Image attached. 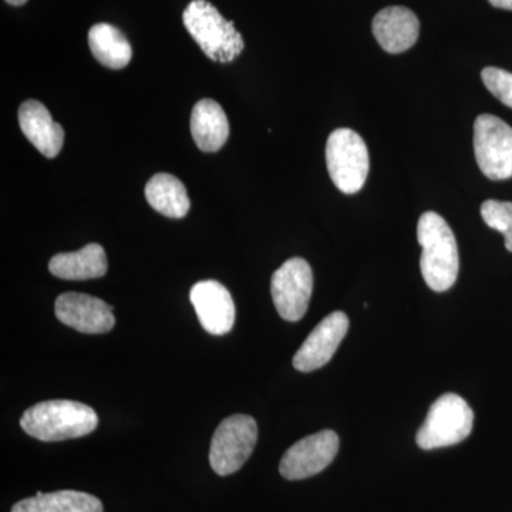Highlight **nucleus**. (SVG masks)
Returning <instances> with one entry per match:
<instances>
[{
    "label": "nucleus",
    "mask_w": 512,
    "mask_h": 512,
    "mask_svg": "<svg viewBox=\"0 0 512 512\" xmlns=\"http://www.w3.org/2000/svg\"><path fill=\"white\" fill-rule=\"evenodd\" d=\"M474 153L481 173L494 181L512 177V127L493 114L474 123Z\"/></svg>",
    "instance_id": "0eeeda50"
},
{
    "label": "nucleus",
    "mask_w": 512,
    "mask_h": 512,
    "mask_svg": "<svg viewBox=\"0 0 512 512\" xmlns=\"http://www.w3.org/2000/svg\"><path fill=\"white\" fill-rule=\"evenodd\" d=\"M481 79L493 96L512 109V73L498 67H485Z\"/></svg>",
    "instance_id": "412c9836"
},
{
    "label": "nucleus",
    "mask_w": 512,
    "mask_h": 512,
    "mask_svg": "<svg viewBox=\"0 0 512 512\" xmlns=\"http://www.w3.org/2000/svg\"><path fill=\"white\" fill-rule=\"evenodd\" d=\"M191 134L205 153H215L227 143L229 123L224 109L215 100L202 99L191 114Z\"/></svg>",
    "instance_id": "2eb2a0df"
},
{
    "label": "nucleus",
    "mask_w": 512,
    "mask_h": 512,
    "mask_svg": "<svg viewBox=\"0 0 512 512\" xmlns=\"http://www.w3.org/2000/svg\"><path fill=\"white\" fill-rule=\"evenodd\" d=\"M494 8L512 10V0H488Z\"/></svg>",
    "instance_id": "4be33fe9"
},
{
    "label": "nucleus",
    "mask_w": 512,
    "mask_h": 512,
    "mask_svg": "<svg viewBox=\"0 0 512 512\" xmlns=\"http://www.w3.org/2000/svg\"><path fill=\"white\" fill-rule=\"evenodd\" d=\"M185 29L212 62L231 63L245 49L235 25L207 0H192L184 10Z\"/></svg>",
    "instance_id": "7ed1b4c3"
},
{
    "label": "nucleus",
    "mask_w": 512,
    "mask_h": 512,
    "mask_svg": "<svg viewBox=\"0 0 512 512\" xmlns=\"http://www.w3.org/2000/svg\"><path fill=\"white\" fill-rule=\"evenodd\" d=\"M99 498L82 491L63 490L37 493L13 505L12 512H103Z\"/></svg>",
    "instance_id": "f3484780"
},
{
    "label": "nucleus",
    "mask_w": 512,
    "mask_h": 512,
    "mask_svg": "<svg viewBox=\"0 0 512 512\" xmlns=\"http://www.w3.org/2000/svg\"><path fill=\"white\" fill-rule=\"evenodd\" d=\"M19 124L25 137L43 156L55 158L62 151L63 127L52 119V114L40 101L28 100L20 106Z\"/></svg>",
    "instance_id": "4468645a"
},
{
    "label": "nucleus",
    "mask_w": 512,
    "mask_h": 512,
    "mask_svg": "<svg viewBox=\"0 0 512 512\" xmlns=\"http://www.w3.org/2000/svg\"><path fill=\"white\" fill-rule=\"evenodd\" d=\"M148 204L168 218H184L191 208L187 188L171 174L154 175L146 185Z\"/></svg>",
    "instance_id": "a211bd4d"
},
{
    "label": "nucleus",
    "mask_w": 512,
    "mask_h": 512,
    "mask_svg": "<svg viewBox=\"0 0 512 512\" xmlns=\"http://www.w3.org/2000/svg\"><path fill=\"white\" fill-rule=\"evenodd\" d=\"M349 325L346 313H330L312 330L301 349L293 356V367L299 372L309 373L328 365L348 335Z\"/></svg>",
    "instance_id": "9b49d317"
},
{
    "label": "nucleus",
    "mask_w": 512,
    "mask_h": 512,
    "mask_svg": "<svg viewBox=\"0 0 512 512\" xmlns=\"http://www.w3.org/2000/svg\"><path fill=\"white\" fill-rule=\"evenodd\" d=\"M373 35L387 53L406 52L419 39L420 22L412 10L403 6H390L380 10L373 19Z\"/></svg>",
    "instance_id": "ddd939ff"
},
{
    "label": "nucleus",
    "mask_w": 512,
    "mask_h": 512,
    "mask_svg": "<svg viewBox=\"0 0 512 512\" xmlns=\"http://www.w3.org/2000/svg\"><path fill=\"white\" fill-rule=\"evenodd\" d=\"M99 426V416L87 404L73 400H49L29 407L20 427L30 437L45 443L80 439Z\"/></svg>",
    "instance_id": "f03ea898"
},
{
    "label": "nucleus",
    "mask_w": 512,
    "mask_h": 512,
    "mask_svg": "<svg viewBox=\"0 0 512 512\" xmlns=\"http://www.w3.org/2000/svg\"><path fill=\"white\" fill-rule=\"evenodd\" d=\"M190 301L202 328L214 336L227 335L235 325V303L231 293L217 281H201L192 286Z\"/></svg>",
    "instance_id": "f8f14e48"
},
{
    "label": "nucleus",
    "mask_w": 512,
    "mask_h": 512,
    "mask_svg": "<svg viewBox=\"0 0 512 512\" xmlns=\"http://www.w3.org/2000/svg\"><path fill=\"white\" fill-rule=\"evenodd\" d=\"M417 239L423 248L420 269L427 286L434 292L453 288L460 271V256L450 225L437 212H424L417 224Z\"/></svg>",
    "instance_id": "f257e3e1"
},
{
    "label": "nucleus",
    "mask_w": 512,
    "mask_h": 512,
    "mask_svg": "<svg viewBox=\"0 0 512 512\" xmlns=\"http://www.w3.org/2000/svg\"><path fill=\"white\" fill-rule=\"evenodd\" d=\"M474 412L463 397L446 393L431 404L426 420L416 434L421 450L456 446L470 436Z\"/></svg>",
    "instance_id": "20e7f679"
},
{
    "label": "nucleus",
    "mask_w": 512,
    "mask_h": 512,
    "mask_svg": "<svg viewBox=\"0 0 512 512\" xmlns=\"http://www.w3.org/2000/svg\"><path fill=\"white\" fill-rule=\"evenodd\" d=\"M56 318L80 333L101 335L116 325L113 306L86 293H62L55 302Z\"/></svg>",
    "instance_id": "9d476101"
},
{
    "label": "nucleus",
    "mask_w": 512,
    "mask_h": 512,
    "mask_svg": "<svg viewBox=\"0 0 512 512\" xmlns=\"http://www.w3.org/2000/svg\"><path fill=\"white\" fill-rule=\"evenodd\" d=\"M107 256L99 244H89L77 252L57 254L50 259L49 271L66 281H87L106 275Z\"/></svg>",
    "instance_id": "dca6fc26"
},
{
    "label": "nucleus",
    "mask_w": 512,
    "mask_h": 512,
    "mask_svg": "<svg viewBox=\"0 0 512 512\" xmlns=\"http://www.w3.org/2000/svg\"><path fill=\"white\" fill-rule=\"evenodd\" d=\"M481 217L488 227L504 235L505 248L512 252V202L485 201L481 205Z\"/></svg>",
    "instance_id": "aec40b11"
},
{
    "label": "nucleus",
    "mask_w": 512,
    "mask_h": 512,
    "mask_svg": "<svg viewBox=\"0 0 512 512\" xmlns=\"http://www.w3.org/2000/svg\"><path fill=\"white\" fill-rule=\"evenodd\" d=\"M326 164L335 187L343 194H356L369 175L370 158L365 140L350 128L333 131L326 143Z\"/></svg>",
    "instance_id": "39448f33"
},
{
    "label": "nucleus",
    "mask_w": 512,
    "mask_h": 512,
    "mask_svg": "<svg viewBox=\"0 0 512 512\" xmlns=\"http://www.w3.org/2000/svg\"><path fill=\"white\" fill-rule=\"evenodd\" d=\"M338 451V434L332 430L319 431L293 444L282 457L279 471L286 480H305L329 467Z\"/></svg>",
    "instance_id": "1a4fd4ad"
},
{
    "label": "nucleus",
    "mask_w": 512,
    "mask_h": 512,
    "mask_svg": "<svg viewBox=\"0 0 512 512\" xmlns=\"http://www.w3.org/2000/svg\"><path fill=\"white\" fill-rule=\"evenodd\" d=\"M89 46L94 59L109 69H124L133 59V49L127 37L109 23H97L90 29Z\"/></svg>",
    "instance_id": "6ab92c4d"
},
{
    "label": "nucleus",
    "mask_w": 512,
    "mask_h": 512,
    "mask_svg": "<svg viewBox=\"0 0 512 512\" xmlns=\"http://www.w3.org/2000/svg\"><path fill=\"white\" fill-rule=\"evenodd\" d=\"M258 441L254 417L234 414L221 421L211 441L210 463L218 476H231L247 463Z\"/></svg>",
    "instance_id": "423d86ee"
},
{
    "label": "nucleus",
    "mask_w": 512,
    "mask_h": 512,
    "mask_svg": "<svg viewBox=\"0 0 512 512\" xmlns=\"http://www.w3.org/2000/svg\"><path fill=\"white\" fill-rule=\"evenodd\" d=\"M6 2H8L9 5L12 6H22L25 5V3L28 2V0H6Z\"/></svg>",
    "instance_id": "5701e85b"
},
{
    "label": "nucleus",
    "mask_w": 512,
    "mask_h": 512,
    "mask_svg": "<svg viewBox=\"0 0 512 512\" xmlns=\"http://www.w3.org/2000/svg\"><path fill=\"white\" fill-rule=\"evenodd\" d=\"M313 292L311 265L291 258L272 275L271 293L276 312L288 322H298L308 312Z\"/></svg>",
    "instance_id": "6e6552de"
}]
</instances>
